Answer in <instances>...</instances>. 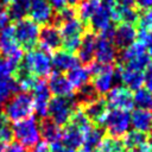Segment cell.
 I'll use <instances>...</instances> for the list:
<instances>
[{
    "mask_svg": "<svg viewBox=\"0 0 152 152\" xmlns=\"http://www.w3.org/2000/svg\"><path fill=\"white\" fill-rule=\"evenodd\" d=\"M13 0H0V6H2V7H8L10 5H11V2H12Z\"/></svg>",
    "mask_w": 152,
    "mask_h": 152,
    "instance_id": "49",
    "label": "cell"
},
{
    "mask_svg": "<svg viewBox=\"0 0 152 152\" xmlns=\"http://www.w3.org/2000/svg\"><path fill=\"white\" fill-rule=\"evenodd\" d=\"M147 142H148V145L152 147V129L148 132V137H147Z\"/></svg>",
    "mask_w": 152,
    "mask_h": 152,
    "instance_id": "50",
    "label": "cell"
},
{
    "mask_svg": "<svg viewBox=\"0 0 152 152\" xmlns=\"http://www.w3.org/2000/svg\"><path fill=\"white\" fill-rule=\"evenodd\" d=\"M33 101L28 93H17L5 103V116L13 122L32 116Z\"/></svg>",
    "mask_w": 152,
    "mask_h": 152,
    "instance_id": "2",
    "label": "cell"
},
{
    "mask_svg": "<svg viewBox=\"0 0 152 152\" xmlns=\"http://www.w3.org/2000/svg\"><path fill=\"white\" fill-rule=\"evenodd\" d=\"M50 6L52 7V10H56L57 12L61 11L62 8H64L65 6H68V1L66 0H48Z\"/></svg>",
    "mask_w": 152,
    "mask_h": 152,
    "instance_id": "45",
    "label": "cell"
},
{
    "mask_svg": "<svg viewBox=\"0 0 152 152\" xmlns=\"http://www.w3.org/2000/svg\"><path fill=\"white\" fill-rule=\"evenodd\" d=\"M12 138H13V129L11 122L4 114H0V142L7 144L12 140Z\"/></svg>",
    "mask_w": 152,
    "mask_h": 152,
    "instance_id": "35",
    "label": "cell"
},
{
    "mask_svg": "<svg viewBox=\"0 0 152 152\" xmlns=\"http://www.w3.org/2000/svg\"><path fill=\"white\" fill-rule=\"evenodd\" d=\"M129 115L133 129L141 133H148L152 129V112L150 109L137 108Z\"/></svg>",
    "mask_w": 152,
    "mask_h": 152,
    "instance_id": "21",
    "label": "cell"
},
{
    "mask_svg": "<svg viewBox=\"0 0 152 152\" xmlns=\"http://www.w3.org/2000/svg\"><path fill=\"white\" fill-rule=\"evenodd\" d=\"M139 37V42H141L146 49V53L150 58V61L152 62V31H142L140 30V32L138 33Z\"/></svg>",
    "mask_w": 152,
    "mask_h": 152,
    "instance_id": "38",
    "label": "cell"
},
{
    "mask_svg": "<svg viewBox=\"0 0 152 152\" xmlns=\"http://www.w3.org/2000/svg\"><path fill=\"white\" fill-rule=\"evenodd\" d=\"M18 90H19L18 84L14 77L11 80L1 81L0 82V104L6 103L14 94H17Z\"/></svg>",
    "mask_w": 152,
    "mask_h": 152,
    "instance_id": "32",
    "label": "cell"
},
{
    "mask_svg": "<svg viewBox=\"0 0 152 152\" xmlns=\"http://www.w3.org/2000/svg\"><path fill=\"white\" fill-rule=\"evenodd\" d=\"M5 152H27V148L18 141H12L5 147Z\"/></svg>",
    "mask_w": 152,
    "mask_h": 152,
    "instance_id": "41",
    "label": "cell"
},
{
    "mask_svg": "<svg viewBox=\"0 0 152 152\" xmlns=\"http://www.w3.org/2000/svg\"><path fill=\"white\" fill-rule=\"evenodd\" d=\"M152 102V93L146 88H140L133 94V103L138 108H148Z\"/></svg>",
    "mask_w": 152,
    "mask_h": 152,
    "instance_id": "34",
    "label": "cell"
},
{
    "mask_svg": "<svg viewBox=\"0 0 152 152\" xmlns=\"http://www.w3.org/2000/svg\"><path fill=\"white\" fill-rule=\"evenodd\" d=\"M10 14L7 12V8L6 7H2L0 6V30H2L4 27L8 26L10 25Z\"/></svg>",
    "mask_w": 152,
    "mask_h": 152,
    "instance_id": "42",
    "label": "cell"
},
{
    "mask_svg": "<svg viewBox=\"0 0 152 152\" xmlns=\"http://www.w3.org/2000/svg\"><path fill=\"white\" fill-rule=\"evenodd\" d=\"M48 87L51 94L58 97H70L72 99L75 89L68 81L66 76L62 72H51L48 81Z\"/></svg>",
    "mask_w": 152,
    "mask_h": 152,
    "instance_id": "14",
    "label": "cell"
},
{
    "mask_svg": "<svg viewBox=\"0 0 152 152\" xmlns=\"http://www.w3.org/2000/svg\"><path fill=\"white\" fill-rule=\"evenodd\" d=\"M116 81V70L113 65H103L101 69L93 75L91 87L96 91V94L103 95L107 94L113 87Z\"/></svg>",
    "mask_w": 152,
    "mask_h": 152,
    "instance_id": "11",
    "label": "cell"
},
{
    "mask_svg": "<svg viewBox=\"0 0 152 152\" xmlns=\"http://www.w3.org/2000/svg\"><path fill=\"white\" fill-rule=\"evenodd\" d=\"M0 53L5 56V58L14 66L19 68L24 57V52L15 39L14 28L11 25L0 30Z\"/></svg>",
    "mask_w": 152,
    "mask_h": 152,
    "instance_id": "4",
    "label": "cell"
},
{
    "mask_svg": "<svg viewBox=\"0 0 152 152\" xmlns=\"http://www.w3.org/2000/svg\"><path fill=\"white\" fill-rule=\"evenodd\" d=\"M28 13L31 19L38 25H48L53 18V10L48 0H33Z\"/></svg>",
    "mask_w": 152,
    "mask_h": 152,
    "instance_id": "16",
    "label": "cell"
},
{
    "mask_svg": "<svg viewBox=\"0 0 152 152\" xmlns=\"http://www.w3.org/2000/svg\"><path fill=\"white\" fill-rule=\"evenodd\" d=\"M19 69L31 74L37 78H44L52 72L51 57L40 49H31L24 55Z\"/></svg>",
    "mask_w": 152,
    "mask_h": 152,
    "instance_id": "1",
    "label": "cell"
},
{
    "mask_svg": "<svg viewBox=\"0 0 152 152\" xmlns=\"http://www.w3.org/2000/svg\"><path fill=\"white\" fill-rule=\"evenodd\" d=\"M150 107H151V112H152V102H151V106Z\"/></svg>",
    "mask_w": 152,
    "mask_h": 152,
    "instance_id": "54",
    "label": "cell"
},
{
    "mask_svg": "<svg viewBox=\"0 0 152 152\" xmlns=\"http://www.w3.org/2000/svg\"><path fill=\"white\" fill-rule=\"evenodd\" d=\"M90 72L88 70V66L86 65H77L70 71H68L66 78L72 86V88L76 90H81L83 87L88 86V82L90 80Z\"/></svg>",
    "mask_w": 152,
    "mask_h": 152,
    "instance_id": "26",
    "label": "cell"
},
{
    "mask_svg": "<svg viewBox=\"0 0 152 152\" xmlns=\"http://www.w3.org/2000/svg\"><path fill=\"white\" fill-rule=\"evenodd\" d=\"M39 48L40 50L50 53L55 52L62 46V37L58 27L55 25H45L39 32Z\"/></svg>",
    "mask_w": 152,
    "mask_h": 152,
    "instance_id": "12",
    "label": "cell"
},
{
    "mask_svg": "<svg viewBox=\"0 0 152 152\" xmlns=\"http://www.w3.org/2000/svg\"><path fill=\"white\" fill-rule=\"evenodd\" d=\"M13 28H14L15 39L21 48L27 50L34 48V45L38 42L39 32H40L38 24H36L31 18H23L15 21Z\"/></svg>",
    "mask_w": 152,
    "mask_h": 152,
    "instance_id": "7",
    "label": "cell"
},
{
    "mask_svg": "<svg viewBox=\"0 0 152 152\" xmlns=\"http://www.w3.org/2000/svg\"><path fill=\"white\" fill-rule=\"evenodd\" d=\"M74 110H75V102L72 99L53 96L49 102L48 116L52 122L62 127L69 124Z\"/></svg>",
    "mask_w": 152,
    "mask_h": 152,
    "instance_id": "8",
    "label": "cell"
},
{
    "mask_svg": "<svg viewBox=\"0 0 152 152\" xmlns=\"http://www.w3.org/2000/svg\"><path fill=\"white\" fill-rule=\"evenodd\" d=\"M122 144L129 151H133V150H144V151L148 152L150 148H151V146L147 142V137L145 135V133L138 132L135 129L128 131L124 135Z\"/></svg>",
    "mask_w": 152,
    "mask_h": 152,
    "instance_id": "24",
    "label": "cell"
},
{
    "mask_svg": "<svg viewBox=\"0 0 152 152\" xmlns=\"http://www.w3.org/2000/svg\"><path fill=\"white\" fill-rule=\"evenodd\" d=\"M115 2L119 6H133L134 0H115Z\"/></svg>",
    "mask_w": 152,
    "mask_h": 152,
    "instance_id": "47",
    "label": "cell"
},
{
    "mask_svg": "<svg viewBox=\"0 0 152 152\" xmlns=\"http://www.w3.org/2000/svg\"><path fill=\"white\" fill-rule=\"evenodd\" d=\"M50 150H51V152H75V151H76V150H72V148L68 147V146L64 145L62 141L51 144V145H50Z\"/></svg>",
    "mask_w": 152,
    "mask_h": 152,
    "instance_id": "43",
    "label": "cell"
},
{
    "mask_svg": "<svg viewBox=\"0 0 152 152\" xmlns=\"http://www.w3.org/2000/svg\"><path fill=\"white\" fill-rule=\"evenodd\" d=\"M144 74V88L152 93V62L145 68Z\"/></svg>",
    "mask_w": 152,
    "mask_h": 152,
    "instance_id": "40",
    "label": "cell"
},
{
    "mask_svg": "<svg viewBox=\"0 0 152 152\" xmlns=\"http://www.w3.org/2000/svg\"><path fill=\"white\" fill-rule=\"evenodd\" d=\"M75 17H76V11L71 6H65L64 8H62L61 11H58L57 21H58V24H61V23L66 21L69 19H72Z\"/></svg>",
    "mask_w": 152,
    "mask_h": 152,
    "instance_id": "39",
    "label": "cell"
},
{
    "mask_svg": "<svg viewBox=\"0 0 152 152\" xmlns=\"http://www.w3.org/2000/svg\"><path fill=\"white\" fill-rule=\"evenodd\" d=\"M96 40H97V36L94 33V31H87L83 33L80 48L77 50L78 51L77 58L80 62L84 64H89L90 62L94 61Z\"/></svg>",
    "mask_w": 152,
    "mask_h": 152,
    "instance_id": "17",
    "label": "cell"
},
{
    "mask_svg": "<svg viewBox=\"0 0 152 152\" xmlns=\"http://www.w3.org/2000/svg\"><path fill=\"white\" fill-rule=\"evenodd\" d=\"M58 30H59L62 40L70 39V38H81L86 32L83 21H81L77 17L61 23Z\"/></svg>",
    "mask_w": 152,
    "mask_h": 152,
    "instance_id": "23",
    "label": "cell"
},
{
    "mask_svg": "<svg viewBox=\"0 0 152 152\" xmlns=\"http://www.w3.org/2000/svg\"><path fill=\"white\" fill-rule=\"evenodd\" d=\"M97 151L100 152H121L124 151L122 140L114 137H103L97 145Z\"/></svg>",
    "mask_w": 152,
    "mask_h": 152,
    "instance_id": "30",
    "label": "cell"
},
{
    "mask_svg": "<svg viewBox=\"0 0 152 152\" xmlns=\"http://www.w3.org/2000/svg\"><path fill=\"white\" fill-rule=\"evenodd\" d=\"M131 152H145L144 150H133V151H131Z\"/></svg>",
    "mask_w": 152,
    "mask_h": 152,
    "instance_id": "53",
    "label": "cell"
},
{
    "mask_svg": "<svg viewBox=\"0 0 152 152\" xmlns=\"http://www.w3.org/2000/svg\"><path fill=\"white\" fill-rule=\"evenodd\" d=\"M96 152H100V151H96Z\"/></svg>",
    "mask_w": 152,
    "mask_h": 152,
    "instance_id": "57",
    "label": "cell"
},
{
    "mask_svg": "<svg viewBox=\"0 0 152 152\" xmlns=\"http://www.w3.org/2000/svg\"><path fill=\"white\" fill-rule=\"evenodd\" d=\"M17 70H18V68L14 66L6 58L0 59V82L13 78L14 77V74L17 72Z\"/></svg>",
    "mask_w": 152,
    "mask_h": 152,
    "instance_id": "36",
    "label": "cell"
},
{
    "mask_svg": "<svg viewBox=\"0 0 152 152\" xmlns=\"http://www.w3.org/2000/svg\"><path fill=\"white\" fill-rule=\"evenodd\" d=\"M32 1L33 0H13L7 7L10 18L15 21L25 18V15L28 13V8Z\"/></svg>",
    "mask_w": 152,
    "mask_h": 152,
    "instance_id": "28",
    "label": "cell"
},
{
    "mask_svg": "<svg viewBox=\"0 0 152 152\" xmlns=\"http://www.w3.org/2000/svg\"><path fill=\"white\" fill-rule=\"evenodd\" d=\"M94 58H95V62L100 64L112 65L116 58V49L113 40L103 36H99L96 40Z\"/></svg>",
    "mask_w": 152,
    "mask_h": 152,
    "instance_id": "13",
    "label": "cell"
},
{
    "mask_svg": "<svg viewBox=\"0 0 152 152\" xmlns=\"http://www.w3.org/2000/svg\"><path fill=\"white\" fill-rule=\"evenodd\" d=\"M51 100V93L49 90L48 83L43 78H38L34 87L32 88V101H33V112L42 119L48 116L49 102Z\"/></svg>",
    "mask_w": 152,
    "mask_h": 152,
    "instance_id": "9",
    "label": "cell"
},
{
    "mask_svg": "<svg viewBox=\"0 0 152 152\" xmlns=\"http://www.w3.org/2000/svg\"><path fill=\"white\" fill-rule=\"evenodd\" d=\"M5 147H6V144L0 142V152H5Z\"/></svg>",
    "mask_w": 152,
    "mask_h": 152,
    "instance_id": "52",
    "label": "cell"
},
{
    "mask_svg": "<svg viewBox=\"0 0 152 152\" xmlns=\"http://www.w3.org/2000/svg\"><path fill=\"white\" fill-rule=\"evenodd\" d=\"M148 152H152V147H151V148H150V151H148Z\"/></svg>",
    "mask_w": 152,
    "mask_h": 152,
    "instance_id": "55",
    "label": "cell"
},
{
    "mask_svg": "<svg viewBox=\"0 0 152 152\" xmlns=\"http://www.w3.org/2000/svg\"><path fill=\"white\" fill-rule=\"evenodd\" d=\"M103 137H104V135H103V131H102L100 127L93 125V126L86 132V134H84V142H83V145H87V146H89V147H91V148L97 147L99 142L101 141V139H102Z\"/></svg>",
    "mask_w": 152,
    "mask_h": 152,
    "instance_id": "33",
    "label": "cell"
},
{
    "mask_svg": "<svg viewBox=\"0 0 152 152\" xmlns=\"http://www.w3.org/2000/svg\"><path fill=\"white\" fill-rule=\"evenodd\" d=\"M12 129H13V137H15L17 141L24 145L26 148L34 146L42 138L39 124L37 119L33 116L14 122Z\"/></svg>",
    "mask_w": 152,
    "mask_h": 152,
    "instance_id": "3",
    "label": "cell"
},
{
    "mask_svg": "<svg viewBox=\"0 0 152 152\" xmlns=\"http://www.w3.org/2000/svg\"><path fill=\"white\" fill-rule=\"evenodd\" d=\"M137 37H138V31L135 30L134 25L121 23L118 25L116 28H114L113 43H114V45L124 49V48L131 45L132 43H134Z\"/></svg>",
    "mask_w": 152,
    "mask_h": 152,
    "instance_id": "20",
    "label": "cell"
},
{
    "mask_svg": "<svg viewBox=\"0 0 152 152\" xmlns=\"http://www.w3.org/2000/svg\"><path fill=\"white\" fill-rule=\"evenodd\" d=\"M107 106L115 109H122V110H132L134 108L133 103V94L129 89L121 86H114L108 93L106 99Z\"/></svg>",
    "mask_w": 152,
    "mask_h": 152,
    "instance_id": "10",
    "label": "cell"
},
{
    "mask_svg": "<svg viewBox=\"0 0 152 152\" xmlns=\"http://www.w3.org/2000/svg\"><path fill=\"white\" fill-rule=\"evenodd\" d=\"M68 1V4L70 5V6H74V5H77V4H80L82 0H66Z\"/></svg>",
    "mask_w": 152,
    "mask_h": 152,
    "instance_id": "51",
    "label": "cell"
},
{
    "mask_svg": "<svg viewBox=\"0 0 152 152\" xmlns=\"http://www.w3.org/2000/svg\"><path fill=\"white\" fill-rule=\"evenodd\" d=\"M138 24L140 30L142 31H152V8L144 10L141 14H139Z\"/></svg>",
    "mask_w": 152,
    "mask_h": 152,
    "instance_id": "37",
    "label": "cell"
},
{
    "mask_svg": "<svg viewBox=\"0 0 152 152\" xmlns=\"http://www.w3.org/2000/svg\"><path fill=\"white\" fill-rule=\"evenodd\" d=\"M101 126H103L107 129L110 137H114V138L124 137L129 131V127H131L129 112L110 108L107 110V114Z\"/></svg>",
    "mask_w": 152,
    "mask_h": 152,
    "instance_id": "5",
    "label": "cell"
},
{
    "mask_svg": "<svg viewBox=\"0 0 152 152\" xmlns=\"http://www.w3.org/2000/svg\"><path fill=\"white\" fill-rule=\"evenodd\" d=\"M52 68L57 70V72H68L75 66L78 65L80 61L75 53L65 51V50H57L53 52L51 57Z\"/></svg>",
    "mask_w": 152,
    "mask_h": 152,
    "instance_id": "19",
    "label": "cell"
},
{
    "mask_svg": "<svg viewBox=\"0 0 152 152\" xmlns=\"http://www.w3.org/2000/svg\"><path fill=\"white\" fill-rule=\"evenodd\" d=\"M15 74H17L15 81H17V84H18V89L20 91H24V93H27L28 90H32V88L34 87L38 78L32 76L31 74L19 69V68H18Z\"/></svg>",
    "mask_w": 152,
    "mask_h": 152,
    "instance_id": "31",
    "label": "cell"
},
{
    "mask_svg": "<svg viewBox=\"0 0 152 152\" xmlns=\"http://www.w3.org/2000/svg\"><path fill=\"white\" fill-rule=\"evenodd\" d=\"M40 128V137H43L44 141L49 145L59 142L62 140V127L52 122L51 120H43L39 125Z\"/></svg>",
    "mask_w": 152,
    "mask_h": 152,
    "instance_id": "27",
    "label": "cell"
},
{
    "mask_svg": "<svg viewBox=\"0 0 152 152\" xmlns=\"http://www.w3.org/2000/svg\"><path fill=\"white\" fill-rule=\"evenodd\" d=\"M134 4H137L138 7L141 8L142 11L152 8V0H134Z\"/></svg>",
    "mask_w": 152,
    "mask_h": 152,
    "instance_id": "46",
    "label": "cell"
},
{
    "mask_svg": "<svg viewBox=\"0 0 152 152\" xmlns=\"http://www.w3.org/2000/svg\"><path fill=\"white\" fill-rule=\"evenodd\" d=\"M116 78H119L124 87L132 90H138L144 87V74L142 71L134 70L124 65L116 69Z\"/></svg>",
    "mask_w": 152,
    "mask_h": 152,
    "instance_id": "15",
    "label": "cell"
},
{
    "mask_svg": "<svg viewBox=\"0 0 152 152\" xmlns=\"http://www.w3.org/2000/svg\"><path fill=\"white\" fill-rule=\"evenodd\" d=\"M93 31H97V32H104L106 30L113 27L112 26V18H110V13L108 11V8L102 4L97 11L93 14V17L89 20Z\"/></svg>",
    "mask_w": 152,
    "mask_h": 152,
    "instance_id": "25",
    "label": "cell"
},
{
    "mask_svg": "<svg viewBox=\"0 0 152 152\" xmlns=\"http://www.w3.org/2000/svg\"><path fill=\"white\" fill-rule=\"evenodd\" d=\"M64 145H66L68 147L72 148V150H77L78 147H81L84 142V133L72 124H68L65 125L64 129H62V140H61Z\"/></svg>",
    "mask_w": 152,
    "mask_h": 152,
    "instance_id": "22",
    "label": "cell"
},
{
    "mask_svg": "<svg viewBox=\"0 0 152 152\" xmlns=\"http://www.w3.org/2000/svg\"><path fill=\"white\" fill-rule=\"evenodd\" d=\"M83 106L84 107L82 109L86 113V115L88 116V119L91 122L94 121L97 125H102L103 119H104L107 110H108V106H107L106 100L103 97H95L94 100L86 102Z\"/></svg>",
    "mask_w": 152,
    "mask_h": 152,
    "instance_id": "18",
    "label": "cell"
},
{
    "mask_svg": "<svg viewBox=\"0 0 152 152\" xmlns=\"http://www.w3.org/2000/svg\"><path fill=\"white\" fill-rule=\"evenodd\" d=\"M121 152H126V151H121Z\"/></svg>",
    "mask_w": 152,
    "mask_h": 152,
    "instance_id": "56",
    "label": "cell"
},
{
    "mask_svg": "<svg viewBox=\"0 0 152 152\" xmlns=\"http://www.w3.org/2000/svg\"><path fill=\"white\" fill-rule=\"evenodd\" d=\"M93 150H94V148H91V147H89V146H87V145H82V146L78 147L77 151H75V152H93Z\"/></svg>",
    "mask_w": 152,
    "mask_h": 152,
    "instance_id": "48",
    "label": "cell"
},
{
    "mask_svg": "<svg viewBox=\"0 0 152 152\" xmlns=\"http://www.w3.org/2000/svg\"><path fill=\"white\" fill-rule=\"evenodd\" d=\"M31 152H51V150H50V145L46 141L39 140L34 146H32Z\"/></svg>",
    "mask_w": 152,
    "mask_h": 152,
    "instance_id": "44",
    "label": "cell"
},
{
    "mask_svg": "<svg viewBox=\"0 0 152 152\" xmlns=\"http://www.w3.org/2000/svg\"><path fill=\"white\" fill-rule=\"evenodd\" d=\"M120 58L124 66L139 71H144L145 68L151 63L144 44L139 40H135L131 45L124 48Z\"/></svg>",
    "mask_w": 152,
    "mask_h": 152,
    "instance_id": "6",
    "label": "cell"
},
{
    "mask_svg": "<svg viewBox=\"0 0 152 152\" xmlns=\"http://www.w3.org/2000/svg\"><path fill=\"white\" fill-rule=\"evenodd\" d=\"M102 5V0H82L80 2L77 13L81 21H89L93 14Z\"/></svg>",
    "mask_w": 152,
    "mask_h": 152,
    "instance_id": "29",
    "label": "cell"
}]
</instances>
